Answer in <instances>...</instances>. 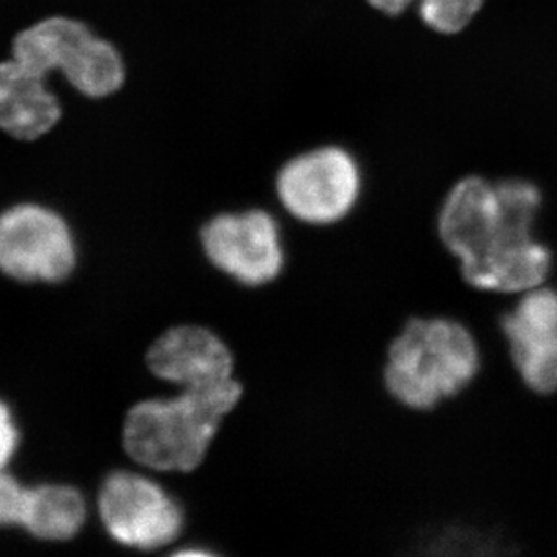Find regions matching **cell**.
Here are the masks:
<instances>
[{
  "label": "cell",
  "instance_id": "7a4b0ae2",
  "mask_svg": "<svg viewBox=\"0 0 557 557\" xmlns=\"http://www.w3.org/2000/svg\"><path fill=\"white\" fill-rule=\"evenodd\" d=\"M245 395L239 379L144 398L127 411L122 444L129 460L154 474H190L203 463L225 418Z\"/></svg>",
  "mask_w": 557,
  "mask_h": 557
},
{
  "label": "cell",
  "instance_id": "277c9868",
  "mask_svg": "<svg viewBox=\"0 0 557 557\" xmlns=\"http://www.w3.org/2000/svg\"><path fill=\"white\" fill-rule=\"evenodd\" d=\"M13 59L44 76L60 71L84 97H111L125 82L119 51L82 22L65 16H51L18 33Z\"/></svg>",
  "mask_w": 557,
  "mask_h": 557
},
{
  "label": "cell",
  "instance_id": "9c48e42d",
  "mask_svg": "<svg viewBox=\"0 0 557 557\" xmlns=\"http://www.w3.org/2000/svg\"><path fill=\"white\" fill-rule=\"evenodd\" d=\"M510 362L537 395L557 393V292L537 286L521 294L499 321Z\"/></svg>",
  "mask_w": 557,
  "mask_h": 557
},
{
  "label": "cell",
  "instance_id": "7c38bea8",
  "mask_svg": "<svg viewBox=\"0 0 557 557\" xmlns=\"http://www.w3.org/2000/svg\"><path fill=\"white\" fill-rule=\"evenodd\" d=\"M87 505L81 491L62 483L27 488L21 527L44 542H65L86 523Z\"/></svg>",
  "mask_w": 557,
  "mask_h": 557
},
{
  "label": "cell",
  "instance_id": "6da1fadb",
  "mask_svg": "<svg viewBox=\"0 0 557 557\" xmlns=\"http://www.w3.org/2000/svg\"><path fill=\"white\" fill-rule=\"evenodd\" d=\"M542 190L509 177L491 182L466 176L445 194L436 231L472 288L494 294H525L543 286L553 252L534 236Z\"/></svg>",
  "mask_w": 557,
  "mask_h": 557
},
{
  "label": "cell",
  "instance_id": "9a60e30c",
  "mask_svg": "<svg viewBox=\"0 0 557 557\" xmlns=\"http://www.w3.org/2000/svg\"><path fill=\"white\" fill-rule=\"evenodd\" d=\"M21 444V431L16 428L15 418L10 406L0 400V469H5L15 456Z\"/></svg>",
  "mask_w": 557,
  "mask_h": 557
},
{
  "label": "cell",
  "instance_id": "8992f818",
  "mask_svg": "<svg viewBox=\"0 0 557 557\" xmlns=\"http://www.w3.org/2000/svg\"><path fill=\"white\" fill-rule=\"evenodd\" d=\"M98 515L114 542L144 554L174 547L185 529L180 499L158 474L139 467L113 472L103 480Z\"/></svg>",
  "mask_w": 557,
  "mask_h": 557
},
{
  "label": "cell",
  "instance_id": "e0dca14e",
  "mask_svg": "<svg viewBox=\"0 0 557 557\" xmlns=\"http://www.w3.org/2000/svg\"><path fill=\"white\" fill-rule=\"evenodd\" d=\"M161 557H221L220 554L212 553L209 548L193 547V545H176L169 548Z\"/></svg>",
  "mask_w": 557,
  "mask_h": 557
},
{
  "label": "cell",
  "instance_id": "4fadbf2b",
  "mask_svg": "<svg viewBox=\"0 0 557 557\" xmlns=\"http://www.w3.org/2000/svg\"><path fill=\"white\" fill-rule=\"evenodd\" d=\"M482 5L483 0H418V15L433 32L455 35L471 24Z\"/></svg>",
  "mask_w": 557,
  "mask_h": 557
},
{
  "label": "cell",
  "instance_id": "30bf717a",
  "mask_svg": "<svg viewBox=\"0 0 557 557\" xmlns=\"http://www.w3.org/2000/svg\"><path fill=\"white\" fill-rule=\"evenodd\" d=\"M145 366L161 384L190 389L236 379L237 359L232 344L212 327L177 324L150 344Z\"/></svg>",
  "mask_w": 557,
  "mask_h": 557
},
{
  "label": "cell",
  "instance_id": "ba28073f",
  "mask_svg": "<svg viewBox=\"0 0 557 557\" xmlns=\"http://www.w3.org/2000/svg\"><path fill=\"white\" fill-rule=\"evenodd\" d=\"M75 264V239L62 215L33 203L0 214L2 274L22 283H60Z\"/></svg>",
  "mask_w": 557,
  "mask_h": 557
},
{
  "label": "cell",
  "instance_id": "52a82bcc",
  "mask_svg": "<svg viewBox=\"0 0 557 557\" xmlns=\"http://www.w3.org/2000/svg\"><path fill=\"white\" fill-rule=\"evenodd\" d=\"M199 243L207 261L245 288L275 283L286 267L283 228L269 210L221 212L201 226Z\"/></svg>",
  "mask_w": 557,
  "mask_h": 557
},
{
  "label": "cell",
  "instance_id": "8fae6325",
  "mask_svg": "<svg viewBox=\"0 0 557 557\" xmlns=\"http://www.w3.org/2000/svg\"><path fill=\"white\" fill-rule=\"evenodd\" d=\"M59 98L46 86V76L11 59L0 62V131L11 138L33 141L59 124Z\"/></svg>",
  "mask_w": 557,
  "mask_h": 557
},
{
  "label": "cell",
  "instance_id": "5b68a950",
  "mask_svg": "<svg viewBox=\"0 0 557 557\" xmlns=\"http://www.w3.org/2000/svg\"><path fill=\"white\" fill-rule=\"evenodd\" d=\"M274 190L284 212L302 225H337L359 203L362 169L351 150L319 145L284 161Z\"/></svg>",
  "mask_w": 557,
  "mask_h": 557
},
{
  "label": "cell",
  "instance_id": "2e32d148",
  "mask_svg": "<svg viewBox=\"0 0 557 557\" xmlns=\"http://www.w3.org/2000/svg\"><path fill=\"white\" fill-rule=\"evenodd\" d=\"M375 10L382 11L389 16H397L404 11L408 10L409 5L417 2V0H368Z\"/></svg>",
  "mask_w": 557,
  "mask_h": 557
},
{
  "label": "cell",
  "instance_id": "5bb4252c",
  "mask_svg": "<svg viewBox=\"0 0 557 557\" xmlns=\"http://www.w3.org/2000/svg\"><path fill=\"white\" fill-rule=\"evenodd\" d=\"M27 488L5 469H0V527H21Z\"/></svg>",
  "mask_w": 557,
  "mask_h": 557
},
{
  "label": "cell",
  "instance_id": "3957f363",
  "mask_svg": "<svg viewBox=\"0 0 557 557\" xmlns=\"http://www.w3.org/2000/svg\"><path fill=\"white\" fill-rule=\"evenodd\" d=\"M482 368V341L466 322L413 317L389 338L382 376L397 403L431 411L466 392Z\"/></svg>",
  "mask_w": 557,
  "mask_h": 557
}]
</instances>
